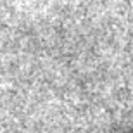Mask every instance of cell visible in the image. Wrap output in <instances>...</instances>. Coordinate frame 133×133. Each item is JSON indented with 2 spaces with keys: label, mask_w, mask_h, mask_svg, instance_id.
Masks as SVG:
<instances>
[]
</instances>
